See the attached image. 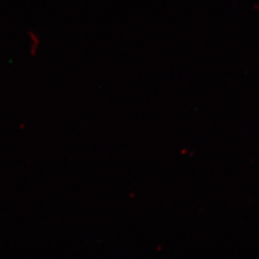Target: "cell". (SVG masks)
I'll list each match as a JSON object with an SVG mask.
<instances>
[{
  "label": "cell",
  "mask_w": 259,
  "mask_h": 259,
  "mask_svg": "<svg viewBox=\"0 0 259 259\" xmlns=\"http://www.w3.org/2000/svg\"><path fill=\"white\" fill-rule=\"evenodd\" d=\"M28 36H29V38H30V41H31V46H30V50H31V53L34 55V54H36V52H37V47H38V45H39V38L37 37V35H36L34 32H32V31H30L29 33H28Z\"/></svg>",
  "instance_id": "1"
}]
</instances>
